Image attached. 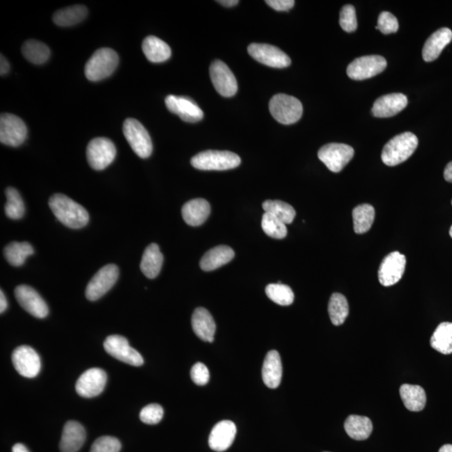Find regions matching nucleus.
Here are the masks:
<instances>
[{
  "label": "nucleus",
  "mask_w": 452,
  "mask_h": 452,
  "mask_svg": "<svg viewBox=\"0 0 452 452\" xmlns=\"http://www.w3.org/2000/svg\"><path fill=\"white\" fill-rule=\"evenodd\" d=\"M165 104L170 112L176 114L186 123H193L203 119L202 110L191 97L169 95L165 98Z\"/></svg>",
  "instance_id": "f3484780"
},
{
  "label": "nucleus",
  "mask_w": 452,
  "mask_h": 452,
  "mask_svg": "<svg viewBox=\"0 0 452 452\" xmlns=\"http://www.w3.org/2000/svg\"><path fill=\"white\" fill-rule=\"evenodd\" d=\"M86 440L84 427L77 421L70 420L64 425L60 449L62 452H78Z\"/></svg>",
  "instance_id": "4be33fe9"
},
{
  "label": "nucleus",
  "mask_w": 452,
  "mask_h": 452,
  "mask_svg": "<svg viewBox=\"0 0 452 452\" xmlns=\"http://www.w3.org/2000/svg\"><path fill=\"white\" fill-rule=\"evenodd\" d=\"M34 252L32 246L28 242H11L3 250L5 259L13 267H21L26 258Z\"/></svg>",
  "instance_id": "f704fd0d"
},
{
  "label": "nucleus",
  "mask_w": 452,
  "mask_h": 452,
  "mask_svg": "<svg viewBox=\"0 0 452 452\" xmlns=\"http://www.w3.org/2000/svg\"><path fill=\"white\" fill-rule=\"evenodd\" d=\"M248 53L253 59L273 68H286L291 64L290 57L279 48L268 44H250Z\"/></svg>",
  "instance_id": "4468645a"
},
{
  "label": "nucleus",
  "mask_w": 452,
  "mask_h": 452,
  "mask_svg": "<svg viewBox=\"0 0 452 452\" xmlns=\"http://www.w3.org/2000/svg\"><path fill=\"white\" fill-rule=\"evenodd\" d=\"M116 155V147L108 138L93 139L87 146V161L95 170L105 169L114 161Z\"/></svg>",
  "instance_id": "0eeeda50"
},
{
  "label": "nucleus",
  "mask_w": 452,
  "mask_h": 452,
  "mask_svg": "<svg viewBox=\"0 0 452 452\" xmlns=\"http://www.w3.org/2000/svg\"><path fill=\"white\" fill-rule=\"evenodd\" d=\"M241 163V158L230 151L207 150L191 158L193 168L200 170L233 169L240 166Z\"/></svg>",
  "instance_id": "20e7f679"
},
{
  "label": "nucleus",
  "mask_w": 452,
  "mask_h": 452,
  "mask_svg": "<svg viewBox=\"0 0 452 452\" xmlns=\"http://www.w3.org/2000/svg\"><path fill=\"white\" fill-rule=\"evenodd\" d=\"M235 252L227 246H218L208 250L200 261V268L204 272L214 271L233 260Z\"/></svg>",
  "instance_id": "bb28decb"
},
{
  "label": "nucleus",
  "mask_w": 452,
  "mask_h": 452,
  "mask_svg": "<svg viewBox=\"0 0 452 452\" xmlns=\"http://www.w3.org/2000/svg\"><path fill=\"white\" fill-rule=\"evenodd\" d=\"M12 363L18 373L25 378H35L40 373V356L32 347L20 346L15 348L12 353Z\"/></svg>",
  "instance_id": "6ab92c4d"
},
{
  "label": "nucleus",
  "mask_w": 452,
  "mask_h": 452,
  "mask_svg": "<svg viewBox=\"0 0 452 452\" xmlns=\"http://www.w3.org/2000/svg\"><path fill=\"white\" fill-rule=\"evenodd\" d=\"M401 397L405 408L410 412H421L427 404V394L423 387L419 385H405L400 389Z\"/></svg>",
  "instance_id": "c756f323"
},
{
  "label": "nucleus",
  "mask_w": 452,
  "mask_h": 452,
  "mask_svg": "<svg viewBox=\"0 0 452 452\" xmlns=\"http://www.w3.org/2000/svg\"><path fill=\"white\" fill-rule=\"evenodd\" d=\"M22 54L29 62L41 64L47 62L50 58L51 51L47 45L40 41L29 40L23 45Z\"/></svg>",
  "instance_id": "c9c22d12"
},
{
  "label": "nucleus",
  "mask_w": 452,
  "mask_h": 452,
  "mask_svg": "<svg viewBox=\"0 0 452 452\" xmlns=\"http://www.w3.org/2000/svg\"><path fill=\"white\" fill-rule=\"evenodd\" d=\"M329 313L332 324L340 326L348 316L349 307L346 298L343 294H333L329 303Z\"/></svg>",
  "instance_id": "e433bc0d"
},
{
  "label": "nucleus",
  "mask_w": 452,
  "mask_h": 452,
  "mask_svg": "<svg viewBox=\"0 0 452 452\" xmlns=\"http://www.w3.org/2000/svg\"><path fill=\"white\" fill-rule=\"evenodd\" d=\"M119 55L112 49L101 48L91 57L85 67V75L89 81H102L110 77L119 66Z\"/></svg>",
  "instance_id": "7ed1b4c3"
},
{
  "label": "nucleus",
  "mask_w": 452,
  "mask_h": 452,
  "mask_svg": "<svg viewBox=\"0 0 452 452\" xmlns=\"http://www.w3.org/2000/svg\"><path fill=\"white\" fill-rule=\"evenodd\" d=\"M431 346L442 355L452 353V322H442L431 339Z\"/></svg>",
  "instance_id": "72a5a7b5"
},
{
  "label": "nucleus",
  "mask_w": 452,
  "mask_h": 452,
  "mask_svg": "<svg viewBox=\"0 0 452 452\" xmlns=\"http://www.w3.org/2000/svg\"><path fill=\"white\" fill-rule=\"evenodd\" d=\"M450 235L451 237L452 238V226L451 227V230H450Z\"/></svg>",
  "instance_id": "6e6d98bb"
},
{
  "label": "nucleus",
  "mask_w": 452,
  "mask_h": 452,
  "mask_svg": "<svg viewBox=\"0 0 452 452\" xmlns=\"http://www.w3.org/2000/svg\"><path fill=\"white\" fill-rule=\"evenodd\" d=\"M142 48L147 59L153 63L165 62L172 55L169 45L154 36H147L143 40Z\"/></svg>",
  "instance_id": "c85d7f7f"
},
{
  "label": "nucleus",
  "mask_w": 452,
  "mask_h": 452,
  "mask_svg": "<svg viewBox=\"0 0 452 452\" xmlns=\"http://www.w3.org/2000/svg\"><path fill=\"white\" fill-rule=\"evenodd\" d=\"M406 258L404 254L394 252L383 258L379 269V281L383 287H391L400 282L404 275Z\"/></svg>",
  "instance_id": "2eb2a0df"
},
{
  "label": "nucleus",
  "mask_w": 452,
  "mask_h": 452,
  "mask_svg": "<svg viewBox=\"0 0 452 452\" xmlns=\"http://www.w3.org/2000/svg\"><path fill=\"white\" fill-rule=\"evenodd\" d=\"M191 376L197 385L204 386L210 381V371L202 363H197L191 368Z\"/></svg>",
  "instance_id": "49530a36"
},
{
  "label": "nucleus",
  "mask_w": 452,
  "mask_h": 452,
  "mask_svg": "<svg viewBox=\"0 0 452 452\" xmlns=\"http://www.w3.org/2000/svg\"><path fill=\"white\" fill-rule=\"evenodd\" d=\"M265 212L270 213L286 225L292 223L295 219L296 211L289 204L280 200H267L262 204Z\"/></svg>",
  "instance_id": "4c0bfd02"
},
{
  "label": "nucleus",
  "mask_w": 452,
  "mask_h": 452,
  "mask_svg": "<svg viewBox=\"0 0 452 452\" xmlns=\"http://www.w3.org/2000/svg\"><path fill=\"white\" fill-rule=\"evenodd\" d=\"M387 62L381 56H366L359 57L349 64L347 74L355 81H363L375 77L385 71Z\"/></svg>",
  "instance_id": "9b49d317"
},
{
  "label": "nucleus",
  "mask_w": 452,
  "mask_h": 452,
  "mask_svg": "<svg viewBox=\"0 0 452 452\" xmlns=\"http://www.w3.org/2000/svg\"><path fill=\"white\" fill-rule=\"evenodd\" d=\"M439 452H452V445L451 444L444 445L440 448Z\"/></svg>",
  "instance_id": "5fc2aeb1"
},
{
  "label": "nucleus",
  "mask_w": 452,
  "mask_h": 452,
  "mask_svg": "<svg viewBox=\"0 0 452 452\" xmlns=\"http://www.w3.org/2000/svg\"><path fill=\"white\" fill-rule=\"evenodd\" d=\"M340 25L348 33L355 32L358 27L355 7L347 5L340 11Z\"/></svg>",
  "instance_id": "79ce46f5"
},
{
  "label": "nucleus",
  "mask_w": 452,
  "mask_h": 452,
  "mask_svg": "<svg viewBox=\"0 0 452 452\" xmlns=\"http://www.w3.org/2000/svg\"><path fill=\"white\" fill-rule=\"evenodd\" d=\"M376 29L381 30L385 35L396 33L399 29L397 19L392 14L385 11L379 14Z\"/></svg>",
  "instance_id": "a18cd8bd"
},
{
  "label": "nucleus",
  "mask_w": 452,
  "mask_h": 452,
  "mask_svg": "<svg viewBox=\"0 0 452 452\" xmlns=\"http://www.w3.org/2000/svg\"><path fill=\"white\" fill-rule=\"evenodd\" d=\"M318 158L333 173H339L355 155L351 146L344 143H329L318 151Z\"/></svg>",
  "instance_id": "6e6552de"
},
{
  "label": "nucleus",
  "mask_w": 452,
  "mask_h": 452,
  "mask_svg": "<svg viewBox=\"0 0 452 452\" xmlns=\"http://www.w3.org/2000/svg\"><path fill=\"white\" fill-rule=\"evenodd\" d=\"M265 294L278 305L290 306L294 302V294L290 287L281 283L269 284L265 287Z\"/></svg>",
  "instance_id": "58836bf2"
},
{
  "label": "nucleus",
  "mask_w": 452,
  "mask_h": 452,
  "mask_svg": "<svg viewBox=\"0 0 452 452\" xmlns=\"http://www.w3.org/2000/svg\"><path fill=\"white\" fill-rule=\"evenodd\" d=\"M210 75L216 92L224 97H231L237 94L238 84L233 72L226 63L216 60L211 64Z\"/></svg>",
  "instance_id": "ddd939ff"
},
{
  "label": "nucleus",
  "mask_w": 452,
  "mask_h": 452,
  "mask_svg": "<svg viewBox=\"0 0 452 452\" xmlns=\"http://www.w3.org/2000/svg\"><path fill=\"white\" fill-rule=\"evenodd\" d=\"M121 448L119 440L106 436L95 440L90 452H119Z\"/></svg>",
  "instance_id": "37998d69"
},
{
  "label": "nucleus",
  "mask_w": 452,
  "mask_h": 452,
  "mask_svg": "<svg viewBox=\"0 0 452 452\" xmlns=\"http://www.w3.org/2000/svg\"><path fill=\"white\" fill-rule=\"evenodd\" d=\"M235 435H237V427L233 421H220L212 429L209 438V446L213 451H225L233 445Z\"/></svg>",
  "instance_id": "aec40b11"
},
{
  "label": "nucleus",
  "mask_w": 452,
  "mask_h": 452,
  "mask_svg": "<svg viewBox=\"0 0 452 452\" xmlns=\"http://www.w3.org/2000/svg\"><path fill=\"white\" fill-rule=\"evenodd\" d=\"M452 40V32L448 28H442L436 30L435 33L425 41L423 56L425 62H431L438 58L443 49Z\"/></svg>",
  "instance_id": "393cba45"
},
{
  "label": "nucleus",
  "mask_w": 452,
  "mask_h": 452,
  "mask_svg": "<svg viewBox=\"0 0 452 452\" xmlns=\"http://www.w3.org/2000/svg\"><path fill=\"white\" fill-rule=\"evenodd\" d=\"M191 324L193 332L199 339L209 343L214 341L216 325L210 311L204 307H198L193 311Z\"/></svg>",
  "instance_id": "5701e85b"
},
{
  "label": "nucleus",
  "mask_w": 452,
  "mask_h": 452,
  "mask_svg": "<svg viewBox=\"0 0 452 452\" xmlns=\"http://www.w3.org/2000/svg\"><path fill=\"white\" fill-rule=\"evenodd\" d=\"M8 307V302L5 294L0 291V313H5Z\"/></svg>",
  "instance_id": "8fccbe9b"
},
{
  "label": "nucleus",
  "mask_w": 452,
  "mask_h": 452,
  "mask_svg": "<svg viewBox=\"0 0 452 452\" xmlns=\"http://www.w3.org/2000/svg\"><path fill=\"white\" fill-rule=\"evenodd\" d=\"M211 215V205L204 199L189 200L182 208V216L191 226H200L206 222Z\"/></svg>",
  "instance_id": "a878e982"
},
{
  "label": "nucleus",
  "mask_w": 452,
  "mask_h": 452,
  "mask_svg": "<svg viewBox=\"0 0 452 452\" xmlns=\"http://www.w3.org/2000/svg\"><path fill=\"white\" fill-rule=\"evenodd\" d=\"M163 263V256L159 246L152 243L144 250L140 269L143 274L150 279H154L160 273Z\"/></svg>",
  "instance_id": "cd10ccee"
},
{
  "label": "nucleus",
  "mask_w": 452,
  "mask_h": 452,
  "mask_svg": "<svg viewBox=\"0 0 452 452\" xmlns=\"http://www.w3.org/2000/svg\"><path fill=\"white\" fill-rule=\"evenodd\" d=\"M344 429L349 438L355 440H364L370 438L373 431V424L370 418L352 415L345 420Z\"/></svg>",
  "instance_id": "7c9ffc66"
},
{
  "label": "nucleus",
  "mask_w": 452,
  "mask_h": 452,
  "mask_svg": "<svg viewBox=\"0 0 452 452\" xmlns=\"http://www.w3.org/2000/svg\"><path fill=\"white\" fill-rule=\"evenodd\" d=\"M87 14L88 10L84 5L70 6L56 11L53 15V21L56 25L68 27L82 22L86 17Z\"/></svg>",
  "instance_id": "2f4dec72"
},
{
  "label": "nucleus",
  "mask_w": 452,
  "mask_h": 452,
  "mask_svg": "<svg viewBox=\"0 0 452 452\" xmlns=\"http://www.w3.org/2000/svg\"><path fill=\"white\" fill-rule=\"evenodd\" d=\"M10 66L9 62L6 60L5 57L1 55L0 58V74L5 75L10 71Z\"/></svg>",
  "instance_id": "09e8293b"
},
{
  "label": "nucleus",
  "mask_w": 452,
  "mask_h": 452,
  "mask_svg": "<svg viewBox=\"0 0 452 452\" xmlns=\"http://www.w3.org/2000/svg\"><path fill=\"white\" fill-rule=\"evenodd\" d=\"M104 346L108 355L121 362L135 367L142 366L143 364V357L129 345L126 337L120 335L109 336L106 337Z\"/></svg>",
  "instance_id": "f8f14e48"
},
{
  "label": "nucleus",
  "mask_w": 452,
  "mask_h": 452,
  "mask_svg": "<svg viewBox=\"0 0 452 452\" xmlns=\"http://www.w3.org/2000/svg\"><path fill=\"white\" fill-rule=\"evenodd\" d=\"M269 110L278 123L290 125L297 123L302 115V105L297 98L286 94L275 95L270 101Z\"/></svg>",
  "instance_id": "39448f33"
},
{
  "label": "nucleus",
  "mask_w": 452,
  "mask_h": 452,
  "mask_svg": "<svg viewBox=\"0 0 452 452\" xmlns=\"http://www.w3.org/2000/svg\"><path fill=\"white\" fill-rule=\"evenodd\" d=\"M265 3L276 11H289L295 5L294 0H267Z\"/></svg>",
  "instance_id": "de8ad7c7"
},
{
  "label": "nucleus",
  "mask_w": 452,
  "mask_h": 452,
  "mask_svg": "<svg viewBox=\"0 0 452 452\" xmlns=\"http://www.w3.org/2000/svg\"><path fill=\"white\" fill-rule=\"evenodd\" d=\"M140 420L147 425H156L160 423L163 417V409L158 404H151L143 408L140 412Z\"/></svg>",
  "instance_id": "c03bdc74"
},
{
  "label": "nucleus",
  "mask_w": 452,
  "mask_h": 452,
  "mask_svg": "<svg viewBox=\"0 0 452 452\" xmlns=\"http://www.w3.org/2000/svg\"><path fill=\"white\" fill-rule=\"evenodd\" d=\"M375 211L371 204H364L353 209V230L357 234H364L370 230L374 222Z\"/></svg>",
  "instance_id": "473e14b6"
},
{
  "label": "nucleus",
  "mask_w": 452,
  "mask_h": 452,
  "mask_svg": "<svg viewBox=\"0 0 452 452\" xmlns=\"http://www.w3.org/2000/svg\"><path fill=\"white\" fill-rule=\"evenodd\" d=\"M220 5L226 7H233L237 5L239 1L237 0H219L217 1Z\"/></svg>",
  "instance_id": "603ef678"
},
{
  "label": "nucleus",
  "mask_w": 452,
  "mask_h": 452,
  "mask_svg": "<svg viewBox=\"0 0 452 452\" xmlns=\"http://www.w3.org/2000/svg\"><path fill=\"white\" fill-rule=\"evenodd\" d=\"M444 178L447 182L452 183V162L447 165L445 171H444Z\"/></svg>",
  "instance_id": "3c124183"
},
{
  "label": "nucleus",
  "mask_w": 452,
  "mask_h": 452,
  "mask_svg": "<svg viewBox=\"0 0 452 452\" xmlns=\"http://www.w3.org/2000/svg\"><path fill=\"white\" fill-rule=\"evenodd\" d=\"M12 452H29L27 448L23 444L18 443L16 445H14L12 448Z\"/></svg>",
  "instance_id": "864d4df0"
},
{
  "label": "nucleus",
  "mask_w": 452,
  "mask_h": 452,
  "mask_svg": "<svg viewBox=\"0 0 452 452\" xmlns=\"http://www.w3.org/2000/svg\"><path fill=\"white\" fill-rule=\"evenodd\" d=\"M119 270L116 265L108 264L101 268L91 279L86 289L89 301H97L111 290L119 279Z\"/></svg>",
  "instance_id": "1a4fd4ad"
},
{
  "label": "nucleus",
  "mask_w": 452,
  "mask_h": 452,
  "mask_svg": "<svg viewBox=\"0 0 452 452\" xmlns=\"http://www.w3.org/2000/svg\"><path fill=\"white\" fill-rule=\"evenodd\" d=\"M451 204H452V201H451Z\"/></svg>",
  "instance_id": "4d7b16f0"
},
{
  "label": "nucleus",
  "mask_w": 452,
  "mask_h": 452,
  "mask_svg": "<svg viewBox=\"0 0 452 452\" xmlns=\"http://www.w3.org/2000/svg\"><path fill=\"white\" fill-rule=\"evenodd\" d=\"M49 206L56 219L71 229H81L89 222V214L86 209L62 193L52 195Z\"/></svg>",
  "instance_id": "f257e3e1"
},
{
  "label": "nucleus",
  "mask_w": 452,
  "mask_h": 452,
  "mask_svg": "<svg viewBox=\"0 0 452 452\" xmlns=\"http://www.w3.org/2000/svg\"><path fill=\"white\" fill-rule=\"evenodd\" d=\"M27 127L20 117L10 113L0 117V142L10 147L21 146L27 138Z\"/></svg>",
  "instance_id": "9d476101"
},
{
  "label": "nucleus",
  "mask_w": 452,
  "mask_h": 452,
  "mask_svg": "<svg viewBox=\"0 0 452 452\" xmlns=\"http://www.w3.org/2000/svg\"><path fill=\"white\" fill-rule=\"evenodd\" d=\"M283 377V364L279 353L270 351L265 356L262 366V379L270 389H276L281 385Z\"/></svg>",
  "instance_id": "b1692460"
},
{
  "label": "nucleus",
  "mask_w": 452,
  "mask_h": 452,
  "mask_svg": "<svg viewBox=\"0 0 452 452\" xmlns=\"http://www.w3.org/2000/svg\"><path fill=\"white\" fill-rule=\"evenodd\" d=\"M106 379V372L99 368L86 370L78 379L75 390L80 396L93 398L99 396L104 390Z\"/></svg>",
  "instance_id": "a211bd4d"
},
{
  "label": "nucleus",
  "mask_w": 452,
  "mask_h": 452,
  "mask_svg": "<svg viewBox=\"0 0 452 452\" xmlns=\"http://www.w3.org/2000/svg\"><path fill=\"white\" fill-rule=\"evenodd\" d=\"M123 135L134 153L141 158H149L153 153V143L147 129L134 119L125 120Z\"/></svg>",
  "instance_id": "423d86ee"
},
{
  "label": "nucleus",
  "mask_w": 452,
  "mask_h": 452,
  "mask_svg": "<svg viewBox=\"0 0 452 452\" xmlns=\"http://www.w3.org/2000/svg\"><path fill=\"white\" fill-rule=\"evenodd\" d=\"M408 105V99L402 93L385 95L374 102L372 113L376 117L385 119L396 115Z\"/></svg>",
  "instance_id": "412c9836"
},
{
  "label": "nucleus",
  "mask_w": 452,
  "mask_h": 452,
  "mask_svg": "<svg viewBox=\"0 0 452 452\" xmlns=\"http://www.w3.org/2000/svg\"><path fill=\"white\" fill-rule=\"evenodd\" d=\"M14 295L22 309L32 316L37 318H45L47 316V304L33 287L27 285H20L15 288Z\"/></svg>",
  "instance_id": "dca6fc26"
},
{
  "label": "nucleus",
  "mask_w": 452,
  "mask_h": 452,
  "mask_svg": "<svg viewBox=\"0 0 452 452\" xmlns=\"http://www.w3.org/2000/svg\"><path fill=\"white\" fill-rule=\"evenodd\" d=\"M418 139L412 132H406L390 139L383 147L381 158L385 165L396 166L404 163L415 153Z\"/></svg>",
  "instance_id": "f03ea898"
},
{
  "label": "nucleus",
  "mask_w": 452,
  "mask_h": 452,
  "mask_svg": "<svg viewBox=\"0 0 452 452\" xmlns=\"http://www.w3.org/2000/svg\"><path fill=\"white\" fill-rule=\"evenodd\" d=\"M261 227L264 233L270 237L283 239L287 237V229L286 224L281 222L270 213L265 212L262 216Z\"/></svg>",
  "instance_id": "a19ab883"
},
{
  "label": "nucleus",
  "mask_w": 452,
  "mask_h": 452,
  "mask_svg": "<svg viewBox=\"0 0 452 452\" xmlns=\"http://www.w3.org/2000/svg\"><path fill=\"white\" fill-rule=\"evenodd\" d=\"M7 202L5 211L7 217L12 219H20L25 215V204L18 192L14 188H8L5 191Z\"/></svg>",
  "instance_id": "ea45409f"
}]
</instances>
